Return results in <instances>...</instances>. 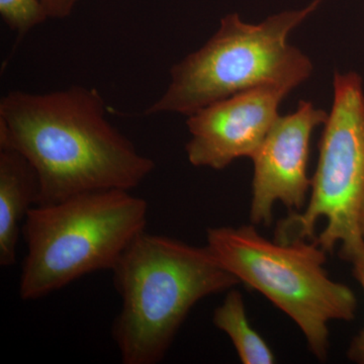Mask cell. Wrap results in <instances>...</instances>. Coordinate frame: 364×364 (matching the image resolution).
<instances>
[{"instance_id":"1","label":"cell","mask_w":364,"mask_h":364,"mask_svg":"<svg viewBox=\"0 0 364 364\" xmlns=\"http://www.w3.org/2000/svg\"><path fill=\"white\" fill-rule=\"evenodd\" d=\"M0 148L18 151L37 172L38 205L92 191L132 189L155 168L105 116L102 95L73 85L0 100Z\"/></svg>"},{"instance_id":"2","label":"cell","mask_w":364,"mask_h":364,"mask_svg":"<svg viewBox=\"0 0 364 364\" xmlns=\"http://www.w3.org/2000/svg\"><path fill=\"white\" fill-rule=\"evenodd\" d=\"M112 272L122 299L112 336L124 364L159 363L196 303L239 284L207 246L145 231Z\"/></svg>"},{"instance_id":"3","label":"cell","mask_w":364,"mask_h":364,"mask_svg":"<svg viewBox=\"0 0 364 364\" xmlns=\"http://www.w3.org/2000/svg\"><path fill=\"white\" fill-rule=\"evenodd\" d=\"M147 215V202L124 189L35 205L21 230L26 254L21 298L35 301L90 273L114 269L132 242L145 231Z\"/></svg>"},{"instance_id":"4","label":"cell","mask_w":364,"mask_h":364,"mask_svg":"<svg viewBox=\"0 0 364 364\" xmlns=\"http://www.w3.org/2000/svg\"><path fill=\"white\" fill-rule=\"evenodd\" d=\"M320 4L315 0L306 9L275 14L259 25L244 23L237 14L225 16L207 44L172 67L168 87L145 114L191 116L263 85L293 90L310 77L313 65L287 38Z\"/></svg>"},{"instance_id":"5","label":"cell","mask_w":364,"mask_h":364,"mask_svg":"<svg viewBox=\"0 0 364 364\" xmlns=\"http://www.w3.org/2000/svg\"><path fill=\"white\" fill-rule=\"evenodd\" d=\"M205 246L239 282L294 320L320 360L328 355L329 323L355 318V294L330 279L327 252L315 241H269L253 226L220 227L208 230Z\"/></svg>"},{"instance_id":"6","label":"cell","mask_w":364,"mask_h":364,"mask_svg":"<svg viewBox=\"0 0 364 364\" xmlns=\"http://www.w3.org/2000/svg\"><path fill=\"white\" fill-rule=\"evenodd\" d=\"M334 100L318 143L317 170L303 213L279 223L277 241L314 240L326 252L364 240V92L354 72L334 75Z\"/></svg>"},{"instance_id":"7","label":"cell","mask_w":364,"mask_h":364,"mask_svg":"<svg viewBox=\"0 0 364 364\" xmlns=\"http://www.w3.org/2000/svg\"><path fill=\"white\" fill-rule=\"evenodd\" d=\"M279 85L242 91L188 116V161L221 170L241 157L252 159L279 119L280 102L291 92Z\"/></svg>"},{"instance_id":"8","label":"cell","mask_w":364,"mask_h":364,"mask_svg":"<svg viewBox=\"0 0 364 364\" xmlns=\"http://www.w3.org/2000/svg\"><path fill=\"white\" fill-rule=\"evenodd\" d=\"M327 119L323 109L301 100L296 112L279 117L273 124L252 157V224L269 225L277 202L284 203L291 212H301L305 207L312 186L306 172L311 136Z\"/></svg>"},{"instance_id":"9","label":"cell","mask_w":364,"mask_h":364,"mask_svg":"<svg viewBox=\"0 0 364 364\" xmlns=\"http://www.w3.org/2000/svg\"><path fill=\"white\" fill-rule=\"evenodd\" d=\"M39 178L18 151L0 148V265L16 262V248L26 215L38 205Z\"/></svg>"},{"instance_id":"10","label":"cell","mask_w":364,"mask_h":364,"mask_svg":"<svg viewBox=\"0 0 364 364\" xmlns=\"http://www.w3.org/2000/svg\"><path fill=\"white\" fill-rule=\"evenodd\" d=\"M213 323L231 339L242 363H275L267 342L249 323L243 296L237 289H231L222 305L215 309Z\"/></svg>"},{"instance_id":"11","label":"cell","mask_w":364,"mask_h":364,"mask_svg":"<svg viewBox=\"0 0 364 364\" xmlns=\"http://www.w3.org/2000/svg\"><path fill=\"white\" fill-rule=\"evenodd\" d=\"M0 14L20 38L48 20L41 0H0Z\"/></svg>"},{"instance_id":"12","label":"cell","mask_w":364,"mask_h":364,"mask_svg":"<svg viewBox=\"0 0 364 364\" xmlns=\"http://www.w3.org/2000/svg\"><path fill=\"white\" fill-rule=\"evenodd\" d=\"M340 255L351 263L354 277L363 287L364 291V240L348 247H342Z\"/></svg>"},{"instance_id":"13","label":"cell","mask_w":364,"mask_h":364,"mask_svg":"<svg viewBox=\"0 0 364 364\" xmlns=\"http://www.w3.org/2000/svg\"><path fill=\"white\" fill-rule=\"evenodd\" d=\"M81 0H41L48 18L64 20L73 13Z\"/></svg>"},{"instance_id":"14","label":"cell","mask_w":364,"mask_h":364,"mask_svg":"<svg viewBox=\"0 0 364 364\" xmlns=\"http://www.w3.org/2000/svg\"><path fill=\"white\" fill-rule=\"evenodd\" d=\"M348 358L353 363L364 364V328L352 340Z\"/></svg>"},{"instance_id":"15","label":"cell","mask_w":364,"mask_h":364,"mask_svg":"<svg viewBox=\"0 0 364 364\" xmlns=\"http://www.w3.org/2000/svg\"><path fill=\"white\" fill-rule=\"evenodd\" d=\"M359 228H360V233L364 238V203L360 210V217H359Z\"/></svg>"}]
</instances>
